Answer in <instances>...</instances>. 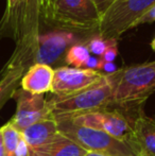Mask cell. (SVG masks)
I'll return each mask as SVG.
<instances>
[{"mask_svg": "<svg viewBox=\"0 0 155 156\" xmlns=\"http://www.w3.org/2000/svg\"><path fill=\"white\" fill-rule=\"evenodd\" d=\"M106 78L113 88L112 106L135 116L143 114V104L155 91V61L121 68Z\"/></svg>", "mask_w": 155, "mask_h": 156, "instance_id": "obj_1", "label": "cell"}, {"mask_svg": "<svg viewBox=\"0 0 155 156\" xmlns=\"http://www.w3.org/2000/svg\"><path fill=\"white\" fill-rule=\"evenodd\" d=\"M48 104L54 120L66 119L112 106L113 88L104 74L95 84L75 94L52 96L48 99Z\"/></svg>", "mask_w": 155, "mask_h": 156, "instance_id": "obj_2", "label": "cell"}, {"mask_svg": "<svg viewBox=\"0 0 155 156\" xmlns=\"http://www.w3.org/2000/svg\"><path fill=\"white\" fill-rule=\"evenodd\" d=\"M100 19L93 0H45L43 23L64 31H97Z\"/></svg>", "mask_w": 155, "mask_h": 156, "instance_id": "obj_3", "label": "cell"}, {"mask_svg": "<svg viewBox=\"0 0 155 156\" xmlns=\"http://www.w3.org/2000/svg\"><path fill=\"white\" fill-rule=\"evenodd\" d=\"M62 135L75 141L87 152H97L107 156H137L129 142L111 136L100 129L78 125L70 120H55Z\"/></svg>", "mask_w": 155, "mask_h": 156, "instance_id": "obj_4", "label": "cell"}, {"mask_svg": "<svg viewBox=\"0 0 155 156\" xmlns=\"http://www.w3.org/2000/svg\"><path fill=\"white\" fill-rule=\"evenodd\" d=\"M44 9L45 0H26V10L20 37L16 43L14 52L1 72L17 68L27 71L32 66V56L37 44L38 36L41 35Z\"/></svg>", "mask_w": 155, "mask_h": 156, "instance_id": "obj_5", "label": "cell"}, {"mask_svg": "<svg viewBox=\"0 0 155 156\" xmlns=\"http://www.w3.org/2000/svg\"><path fill=\"white\" fill-rule=\"evenodd\" d=\"M154 4L155 0H116L101 17L97 34L105 39H118Z\"/></svg>", "mask_w": 155, "mask_h": 156, "instance_id": "obj_6", "label": "cell"}, {"mask_svg": "<svg viewBox=\"0 0 155 156\" xmlns=\"http://www.w3.org/2000/svg\"><path fill=\"white\" fill-rule=\"evenodd\" d=\"M136 119V117L130 115L123 109L110 106L60 120H70L78 125L100 129L117 139L123 140L131 144L133 137V126Z\"/></svg>", "mask_w": 155, "mask_h": 156, "instance_id": "obj_7", "label": "cell"}, {"mask_svg": "<svg viewBox=\"0 0 155 156\" xmlns=\"http://www.w3.org/2000/svg\"><path fill=\"white\" fill-rule=\"evenodd\" d=\"M13 98L16 100L17 108L9 123L20 133L39 120L52 118L48 99L44 94H30L20 87L14 93Z\"/></svg>", "mask_w": 155, "mask_h": 156, "instance_id": "obj_8", "label": "cell"}, {"mask_svg": "<svg viewBox=\"0 0 155 156\" xmlns=\"http://www.w3.org/2000/svg\"><path fill=\"white\" fill-rule=\"evenodd\" d=\"M75 41V35L64 30L41 34L32 56V65L44 64L50 67L58 65Z\"/></svg>", "mask_w": 155, "mask_h": 156, "instance_id": "obj_9", "label": "cell"}, {"mask_svg": "<svg viewBox=\"0 0 155 156\" xmlns=\"http://www.w3.org/2000/svg\"><path fill=\"white\" fill-rule=\"evenodd\" d=\"M104 73L96 70L61 66L54 69L51 93L54 96H66L80 91L95 84L103 78Z\"/></svg>", "mask_w": 155, "mask_h": 156, "instance_id": "obj_10", "label": "cell"}, {"mask_svg": "<svg viewBox=\"0 0 155 156\" xmlns=\"http://www.w3.org/2000/svg\"><path fill=\"white\" fill-rule=\"evenodd\" d=\"M131 144L137 156H155V119L141 114L135 120Z\"/></svg>", "mask_w": 155, "mask_h": 156, "instance_id": "obj_11", "label": "cell"}, {"mask_svg": "<svg viewBox=\"0 0 155 156\" xmlns=\"http://www.w3.org/2000/svg\"><path fill=\"white\" fill-rule=\"evenodd\" d=\"M53 79V68L44 64H34L21 78L20 87L30 94H45L51 93Z\"/></svg>", "mask_w": 155, "mask_h": 156, "instance_id": "obj_12", "label": "cell"}, {"mask_svg": "<svg viewBox=\"0 0 155 156\" xmlns=\"http://www.w3.org/2000/svg\"><path fill=\"white\" fill-rule=\"evenodd\" d=\"M26 0H6L3 16L0 19V37H11L17 43L23 29Z\"/></svg>", "mask_w": 155, "mask_h": 156, "instance_id": "obj_13", "label": "cell"}, {"mask_svg": "<svg viewBox=\"0 0 155 156\" xmlns=\"http://www.w3.org/2000/svg\"><path fill=\"white\" fill-rule=\"evenodd\" d=\"M58 134L60 132L58 129V123L53 118L41 119L21 132V136L27 142L30 150L49 144Z\"/></svg>", "mask_w": 155, "mask_h": 156, "instance_id": "obj_14", "label": "cell"}, {"mask_svg": "<svg viewBox=\"0 0 155 156\" xmlns=\"http://www.w3.org/2000/svg\"><path fill=\"white\" fill-rule=\"evenodd\" d=\"M86 152L75 141L60 133L49 144L30 150V156H84Z\"/></svg>", "mask_w": 155, "mask_h": 156, "instance_id": "obj_15", "label": "cell"}, {"mask_svg": "<svg viewBox=\"0 0 155 156\" xmlns=\"http://www.w3.org/2000/svg\"><path fill=\"white\" fill-rule=\"evenodd\" d=\"M25 73V70L20 68L0 72V109L8 100L13 98V94L18 89L21 78Z\"/></svg>", "mask_w": 155, "mask_h": 156, "instance_id": "obj_16", "label": "cell"}, {"mask_svg": "<svg viewBox=\"0 0 155 156\" xmlns=\"http://www.w3.org/2000/svg\"><path fill=\"white\" fill-rule=\"evenodd\" d=\"M90 58V52L86 45L75 44L66 52L64 61L67 65L73 66L75 68H83L87 60Z\"/></svg>", "mask_w": 155, "mask_h": 156, "instance_id": "obj_17", "label": "cell"}, {"mask_svg": "<svg viewBox=\"0 0 155 156\" xmlns=\"http://www.w3.org/2000/svg\"><path fill=\"white\" fill-rule=\"evenodd\" d=\"M3 137L4 150L6 156H16V151L18 148L19 141L21 139V133L12 126L10 123H6L0 127Z\"/></svg>", "mask_w": 155, "mask_h": 156, "instance_id": "obj_18", "label": "cell"}, {"mask_svg": "<svg viewBox=\"0 0 155 156\" xmlns=\"http://www.w3.org/2000/svg\"><path fill=\"white\" fill-rule=\"evenodd\" d=\"M111 41H112V39H105L97 34L88 39L86 47L90 53L98 56H101L104 53V51L106 50V48L110 46Z\"/></svg>", "mask_w": 155, "mask_h": 156, "instance_id": "obj_19", "label": "cell"}, {"mask_svg": "<svg viewBox=\"0 0 155 156\" xmlns=\"http://www.w3.org/2000/svg\"><path fill=\"white\" fill-rule=\"evenodd\" d=\"M118 55V47H117V39H112L110 46L106 48L104 53L100 56L103 62H112L114 63L115 58Z\"/></svg>", "mask_w": 155, "mask_h": 156, "instance_id": "obj_20", "label": "cell"}, {"mask_svg": "<svg viewBox=\"0 0 155 156\" xmlns=\"http://www.w3.org/2000/svg\"><path fill=\"white\" fill-rule=\"evenodd\" d=\"M154 21H155V4L133 23L132 28L138 27V26L145 25V23H154Z\"/></svg>", "mask_w": 155, "mask_h": 156, "instance_id": "obj_21", "label": "cell"}, {"mask_svg": "<svg viewBox=\"0 0 155 156\" xmlns=\"http://www.w3.org/2000/svg\"><path fill=\"white\" fill-rule=\"evenodd\" d=\"M116 0H93V4H95V8L97 9L98 14L100 15V18L103 16L106 13V11L112 6V4ZM101 20V19H100Z\"/></svg>", "mask_w": 155, "mask_h": 156, "instance_id": "obj_22", "label": "cell"}, {"mask_svg": "<svg viewBox=\"0 0 155 156\" xmlns=\"http://www.w3.org/2000/svg\"><path fill=\"white\" fill-rule=\"evenodd\" d=\"M101 66H102L101 58H95V56H90V58L87 60V62L85 63V65L83 68H85V69L96 70V71L101 72Z\"/></svg>", "mask_w": 155, "mask_h": 156, "instance_id": "obj_23", "label": "cell"}, {"mask_svg": "<svg viewBox=\"0 0 155 156\" xmlns=\"http://www.w3.org/2000/svg\"><path fill=\"white\" fill-rule=\"evenodd\" d=\"M116 70H118V68L116 67L114 63L112 62H103L102 61V66H101V72H103L104 74H110L115 72Z\"/></svg>", "mask_w": 155, "mask_h": 156, "instance_id": "obj_24", "label": "cell"}, {"mask_svg": "<svg viewBox=\"0 0 155 156\" xmlns=\"http://www.w3.org/2000/svg\"><path fill=\"white\" fill-rule=\"evenodd\" d=\"M0 156H6L5 150H4L3 137H2V132H1V129H0Z\"/></svg>", "mask_w": 155, "mask_h": 156, "instance_id": "obj_25", "label": "cell"}, {"mask_svg": "<svg viewBox=\"0 0 155 156\" xmlns=\"http://www.w3.org/2000/svg\"><path fill=\"white\" fill-rule=\"evenodd\" d=\"M84 156H107V155H104V154L97 153V152H86V154Z\"/></svg>", "mask_w": 155, "mask_h": 156, "instance_id": "obj_26", "label": "cell"}, {"mask_svg": "<svg viewBox=\"0 0 155 156\" xmlns=\"http://www.w3.org/2000/svg\"><path fill=\"white\" fill-rule=\"evenodd\" d=\"M151 48L153 49V51H155V37L153 38V41H151Z\"/></svg>", "mask_w": 155, "mask_h": 156, "instance_id": "obj_27", "label": "cell"}]
</instances>
